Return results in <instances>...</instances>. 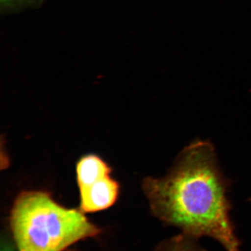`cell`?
Here are the masks:
<instances>
[{"mask_svg": "<svg viewBox=\"0 0 251 251\" xmlns=\"http://www.w3.org/2000/svg\"><path fill=\"white\" fill-rule=\"evenodd\" d=\"M228 186L214 145L204 140L186 147L166 176L143 183L151 212L162 222L198 239L211 238L226 251H242L231 219Z\"/></svg>", "mask_w": 251, "mask_h": 251, "instance_id": "obj_1", "label": "cell"}, {"mask_svg": "<svg viewBox=\"0 0 251 251\" xmlns=\"http://www.w3.org/2000/svg\"><path fill=\"white\" fill-rule=\"evenodd\" d=\"M10 225L18 251H64L100 232L80 209L64 207L41 191L18 195Z\"/></svg>", "mask_w": 251, "mask_h": 251, "instance_id": "obj_2", "label": "cell"}, {"mask_svg": "<svg viewBox=\"0 0 251 251\" xmlns=\"http://www.w3.org/2000/svg\"><path fill=\"white\" fill-rule=\"evenodd\" d=\"M79 190L80 210L83 213L97 212L115 204L120 193V185L108 175Z\"/></svg>", "mask_w": 251, "mask_h": 251, "instance_id": "obj_3", "label": "cell"}, {"mask_svg": "<svg viewBox=\"0 0 251 251\" xmlns=\"http://www.w3.org/2000/svg\"><path fill=\"white\" fill-rule=\"evenodd\" d=\"M110 167L100 157L90 154L81 158L76 166L79 188L93 184L97 180L111 174Z\"/></svg>", "mask_w": 251, "mask_h": 251, "instance_id": "obj_4", "label": "cell"}, {"mask_svg": "<svg viewBox=\"0 0 251 251\" xmlns=\"http://www.w3.org/2000/svg\"><path fill=\"white\" fill-rule=\"evenodd\" d=\"M153 251H207L198 242V239L180 234L163 241Z\"/></svg>", "mask_w": 251, "mask_h": 251, "instance_id": "obj_5", "label": "cell"}, {"mask_svg": "<svg viewBox=\"0 0 251 251\" xmlns=\"http://www.w3.org/2000/svg\"><path fill=\"white\" fill-rule=\"evenodd\" d=\"M44 0H0L1 12H14L26 8H34L40 6Z\"/></svg>", "mask_w": 251, "mask_h": 251, "instance_id": "obj_6", "label": "cell"}, {"mask_svg": "<svg viewBox=\"0 0 251 251\" xmlns=\"http://www.w3.org/2000/svg\"><path fill=\"white\" fill-rule=\"evenodd\" d=\"M1 251H14L12 247H10L8 244H5L4 245L1 246Z\"/></svg>", "mask_w": 251, "mask_h": 251, "instance_id": "obj_7", "label": "cell"}]
</instances>
